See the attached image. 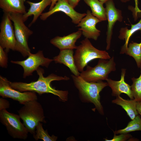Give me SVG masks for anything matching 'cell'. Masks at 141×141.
I'll return each mask as SVG.
<instances>
[{
  "mask_svg": "<svg viewBox=\"0 0 141 141\" xmlns=\"http://www.w3.org/2000/svg\"><path fill=\"white\" fill-rule=\"evenodd\" d=\"M39 78L37 80L30 83L21 82L9 81L10 86L13 88L21 92L31 91L35 92L41 95L45 93H50L58 97L60 101L63 102L68 99V92L67 91L56 89L51 85V83L54 81L69 80V77L58 76L52 73L46 77L43 75V69L39 67L36 70Z\"/></svg>",
  "mask_w": 141,
  "mask_h": 141,
  "instance_id": "cell-1",
  "label": "cell"
},
{
  "mask_svg": "<svg viewBox=\"0 0 141 141\" xmlns=\"http://www.w3.org/2000/svg\"><path fill=\"white\" fill-rule=\"evenodd\" d=\"M75 86L78 90L79 97L82 102L93 104L102 115L104 114L103 107L100 101V93L108 86L107 82L102 81L96 82L86 81L79 76L71 75Z\"/></svg>",
  "mask_w": 141,
  "mask_h": 141,
  "instance_id": "cell-2",
  "label": "cell"
},
{
  "mask_svg": "<svg viewBox=\"0 0 141 141\" xmlns=\"http://www.w3.org/2000/svg\"><path fill=\"white\" fill-rule=\"evenodd\" d=\"M77 46L74 58L78 71L81 72L88 63L97 58L109 59L111 58L105 51L98 50L95 47L88 39L85 38Z\"/></svg>",
  "mask_w": 141,
  "mask_h": 141,
  "instance_id": "cell-3",
  "label": "cell"
},
{
  "mask_svg": "<svg viewBox=\"0 0 141 141\" xmlns=\"http://www.w3.org/2000/svg\"><path fill=\"white\" fill-rule=\"evenodd\" d=\"M23 105L17 112L28 132L33 135L39 122L46 123L44 110L37 100L27 102Z\"/></svg>",
  "mask_w": 141,
  "mask_h": 141,
  "instance_id": "cell-4",
  "label": "cell"
},
{
  "mask_svg": "<svg viewBox=\"0 0 141 141\" xmlns=\"http://www.w3.org/2000/svg\"><path fill=\"white\" fill-rule=\"evenodd\" d=\"M9 18L13 22L16 40L15 50L17 51L24 57L28 56L31 50L28 45L29 37L33 32L24 24L23 14L19 13H8Z\"/></svg>",
  "mask_w": 141,
  "mask_h": 141,
  "instance_id": "cell-5",
  "label": "cell"
},
{
  "mask_svg": "<svg viewBox=\"0 0 141 141\" xmlns=\"http://www.w3.org/2000/svg\"><path fill=\"white\" fill-rule=\"evenodd\" d=\"M116 65L113 56L108 60L99 59L95 67L87 65L86 70L81 72L80 76L89 82L106 80L109 74L116 70Z\"/></svg>",
  "mask_w": 141,
  "mask_h": 141,
  "instance_id": "cell-6",
  "label": "cell"
},
{
  "mask_svg": "<svg viewBox=\"0 0 141 141\" xmlns=\"http://www.w3.org/2000/svg\"><path fill=\"white\" fill-rule=\"evenodd\" d=\"M19 115L11 113L6 109L0 111V121L8 134L13 138L23 140L27 138L28 132L21 122Z\"/></svg>",
  "mask_w": 141,
  "mask_h": 141,
  "instance_id": "cell-7",
  "label": "cell"
},
{
  "mask_svg": "<svg viewBox=\"0 0 141 141\" xmlns=\"http://www.w3.org/2000/svg\"><path fill=\"white\" fill-rule=\"evenodd\" d=\"M9 81L6 78L0 76V96L2 97L11 98L23 105L28 101L37 100L36 92L20 91L12 88L10 85Z\"/></svg>",
  "mask_w": 141,
  "mask_h": 141,
  "instance_id": "cell-8",
  "label": "cell"
},
{
  "mask_svg": "<svg viewBox=\"0 0 141 141\" xmlns=\"http://www.w3.org/2000/svg\"><path fill=\"white\" fill-rule=\"evenodd\" d=\"M53 59L46 58L44 56L43 51L39 50L35 54L31 53L26 59L21 61H11L13 63L21 66L24 70L23 77H27L32 75V73L36 70L40 66L48 68Z\"/></svg>",
  "mask_w": 141,
  "mask_h": 141,
  "instance_id": "cell-9",
  "label": "cell"
},
{
  "mask_svg": "<svg viewBox=\"0 0 141 141\" xmlns=\"http://www.w3.org/2000/svg\"><path fill=\"white\" fill-rule=\"evenodd\" d=\"M0 24V46L7 53L15 50L16 40L14 29L8 13H4Z\"/></svg>",
  "mask_w": 141,
  "mask_h": 141,
  "instance_id": "cell-10",
  "label": "cell"
},
{
  "mask_svg": "<svg viewBox=\"0 0 141 141\" xmlns=\"http://www.w3.org/2000/svg\"><path fill=\"white\" fill-rule=\"evenodd\" d=\"M58 12L64 13L71 18L73 23L77 24L86 15V13H80L75 11L68 0H58L51 10L42 13L40 18L42 20H45L51 15Z\"/></svg>",
  "mask_w": 141,
  "mask_h": 141,
  "instance_id": "cell-11",
  "label": "cell"
},
{
  "mask_svg": "<svg viewBox=\"0 0 141 141\" xmlns=\"http://www.w3.org/2000/svg\"><path fill=\"white\" fill-rule=\"evenodd\" d=\"M105 4L106 15L108 21L106 33V49L108 50L110 47L114 26L116 21L122 22L123 17L121 11L116 8L113 0H109Z\"/></svg>",
  "mask_w": 141,
  "mask_h": 141,
  "instance_id": "cell-12",
  "label": "cell"
},
{
  "mask_svg": "<svg viewBox=\"0 0 141 141\" xmlns=\"http://www.w3.org/2000/svg\"><path fill=\"white\" fill-rule=\"evenodd\" d=\"M101 22L88 10L86 15L81 19L77 26L80 27L78 30L82 31V34L86 38L96 40L100 35L101 31L96 28V25Z\"/></svg>",
  "mask_w": 141,
  "mask_h": 141,
  "instance_id": "cell-13",
  "label": "cell"
},
{
  "mask_svg": "<svg viewBox=\"0 0 141 141\" xmlns=\"http://www.w3.org/2000/svg\"><path fill=\"white\" fill-rule=\"evenodd\" d=\"M126 69H121V76L119 81H115L110 79L108 78L106 80L112 91V95L116 97L120 96L121 94H126L130 99H134L131 89V86L126 82L125 77Z\"/></svg>",
  "mask_w": 141,
  "mask_h": 141,
  "instance_id": "cell-14",
  "label": "cell"
},
{
  "mask_svg": "<svg viewBox=\"0 0 141 141\" xmlns=\"http://www.w3.org/2000/svg\"><path fill=\"white\" fill-rule=\"evenodd\" d=\"M82 34V31L79 30L76 32L65 36H56L50 40V43L60 50L76 49L77 46L75 45V43Z\"/></svg>",
  "mask_w": 141,
  "mask_h": 141,
  "instance_id": "cell-15",
  "label": "cell"
},
{
  "mask_svg": "<svg viewBox=\"0 0 141 141\" xmlns=\"http://www.w3.org/2000/svg\"><path fill=\"white\" fill-rule=\"evenodd\" d=\"M74 52L72 49L60 50L58 55L53 58L55 63L62 64L68 67L74 75L79 76L80 73L78 70L74 62Z\"/></svg>",
  "mask_w": 141,
  "mask_h": 141,
  "instance_id": "cell-16",
  "label": "cell"
},
{
  "mask_svg": "<svg viewBox=\"0 0 141 141\" xmlns=\"http://www.w3.org/2000/svg\"><path fill=\"white\" fill-rule=\"evenodd\" d=\"M27 2L30 5V7L27 11L25 14H23V19L25 22L28 17L33 15V18L29 26H30L36 22L45 9L48 6L51 5V0H42L37 3H34L28 1Z\"/></svg>",
  "mask_w": 141,
  "mask_h": 141,
  "instance_id": "cell-17",
  "label": "cell"
},
{
  "mask_svg": "<svg viewBox=\"0 0 141 141\" xmlns=\"http://www.w3.org/2000/svg\"><path fill=\"white\" fill-rule=\"evenodd\" d=\"M25 0H0V7L4 13H19L26 12L24 5Z\"/></svg>",
  "mask_w": 141,
  "mask_h": 141,
  "instance_id": "cell-18",
  "label": "cell"
},
{
  "mask_svg": "<svg viewBox=\"0 0 141 141\" xmlns=\"http://www.w3.org/2000/svg\"><path fill=\"white\" fill-rule=\"evenodd\" d=\"M137 102L134 99H126L122 98L120 96L116 97L115 99L112 101L113 103L121 107L132 120L133 119L139 114L136 107Z\"/></svg>",
  "mask_w": 141,
  "mask_h": 141,
  "instance_id": "cell-19",
  "label": "cell"
},
{
  "mask_svg": "<svg viewBox=\"0 0 141 141\" xmlns=\"http://www.w3.org/2000/svg\"><path fill=\"white\" fill-rule=\"evenodd\" d=\"M91 8V13L101 21L107 20L105 8L103 4L98 0H84Z\"/></svg>",
  "mask_w": 141,
  "mask_h": 141,
  "instance_id": "cell-20",
  "label": "cell"
},
{
  "mask_svg": "<svg viewBox=\"0 0 141 141\" xmlns=\"http://www.w3.org/2000/svg\"><path fill=\"white\" fill-rule=\"evenodd\" d=\"M121 54H125L133 57L137 67L140 68L141 65V42L139 43L132 42L128 45L127 47L121 50Z\"/></svg>",
  "mask_w": 141,
  "mask_h": 141,
  "instance_id": "cell-21",
  "label": "cell"
},
{
  "mask_svg": "<svg viewBox=\"0 0 141 141\" xmlns=\"http://www.w3.org/2000/svg\"><path fill=\"white\" fill-rule=\"evenodd\" d=\"M138 31H140L141 33V19L137 23L131 24V28L129 29L127 27L120 28L118 38L120 40H125V43L121 49H124L127 47L130 38L134 33Z\"/></svg>",
  "mask_w": 141,
  "mask_h": 141,
  "instance_id": "cell-22",
  "label": "cell"
},
{
  "mask_svg": "<svg viewBox=\"0 0 141 141\" xmlns=\"http://www.w3.org/2000/svg\"><path fill=\"white\" fill-rule=\"evenodd\" d=\"M141 131V117L139 114L128 123L127 126L123 129L114 131V133L126 134L135 131Z\"/></svg>",
  "mask_w": 141,
  "mask_h": 141,
  "instance_id": "cell-23",
  "label": "cell"
},
{
  "mask_svg": "<svg viewBox=\"0 0 141 141\" xmlns=\"http://www.w3.org/2000/svg\"><path fill=\"white\" fill-rule=\"evenodd\" d=\"M33 137L36 141L40 139L43 141H56L57 139V137L54 135L50 136L47 130H44L43 124L40 122H39L36 126L35 133Z\"/></svg>",
  "mask_w": 141,
  "mask_h": 141,
  "instance_id": "cell-24",
  "label": "cell"
},
{
  "mask_svg": "<svg viewBox=\"0 0 141 141\" xmlns=\"http://www.w3.org/2000/svg\"><path fill=\"white\" fill-rule=\"evenodd\" d=\"M131 80V89L134 99L137 102H141V74L138 78L133 77Z\"/></svg>",
  "mask_w": 141,
  "mask_h": 141,
  "instance_id": "cell-25",
  "label": "cell"
},
{
  "mask_svg": "<svg viewBox=\"0 0 141 141\" xmlns=\"http://www.w3.org/2000/svg\"><path fill=\"white\" fill-rule=\"evenodd\" d=\"M7 53L0 46V66L2 68H7L8 67V58Z\"/></svg>",
  "mask_w": 141,
  "mask_h": 141,
  "instance_id": "cell-26",
  "label": "cell"
},
{
  "mask_svg": "<svg viewBox=\"0 0 141 141\" xmlns=\"http://www.w3.org/2000/svg\"><path fill=\"white\" fill-rule=\"evenodd\" d=\"M132 137V135L128 133L121 134H120L118 136L114 133V137L112 139L109 140L105 138L104 139L105 141H124L131 138Z\"/></svg>",
  "mask_w": 141,
  "mask_h": 141,
  "instance_id": "cell-27",
  "label": "cell"
},
{
  "mask_svg": "<svg viewBox=\"0 0 141 141\" xmlns=\"http://www.w3.org/2000/svg\"><path fill=\"white\" fill-rule=\"evenodd\" d=\"M10 107L9 102L4 98H0V111L4 109H6Z\"/></svg>",
  "mask_w": 141,
  "mask_h": 141,
  "instance_id": "cell-28",
  "label": "cell"
},
{
  "mask_svg": "<svg viewBox=\"0 0 141 141\" xmlns=\"http://www.w3.org/2000/svg\"><path fill=\"white\" fill-rule=\"evenodd\" d=\"M80 0H68L69 4L74 8L78 4Z\"/></svg>",
  "mask_w": 141,
  "mask_h": 141,
  "instance_id": "cell-29",
  "label": "cell"
},
{
  "mask_svg": "<svg viewBox=\"0 0 141 141\" xmlns=\"http://www.w3.org/2000/svg\"><path fill=\"white\" fill-rule=\"evenodd\" d=\"M136 107L139 114L141 117V102H137Z\"/></svg>",
  "mask_w": 141,
  "mask_h": 141,
  "instance_id": "cell-30",
  "label": "cell"
},
{
  "mask_svg": "<svg viewBox=\"0 0 141 141\" xmlns=\"http://www.w3.org/2000/svg\"><path fill=\"white\" fill-rule=\"evenodd\" d=\"M58 0H51V2L49 10H51L55 6L57 1Z\"/></svg>",
  "mask_w": 141,
  "mask_h": 141,
  "instance_id": "cell-31",
  "label": "cell"
},
{
  "mask_svg": "<svg viewBox=\"0 0 141 141\" xmlns=\"http://www.w3.org/2000/svg\"><path fill=\"white\" fill-rule=\"evenodd\" d=\"M130 0H120L123 3H126L130 1ZM138 0H135V3L138 4Z\"/></svg>",
  "mask_w": 141,
  "mask_h": 141,
  "instance_id": "cell-32",
  "label": "cell"
},
{
  "mask_svg": "<svg viewBox=\"0 0 141 141\" xmlns=\"http://www.w3.org/2000/svg\"><path fill=\"white\" fill-rule=\"evenodd\" d=\"M100 2H102L103 4L107 2L109 0H98Z\"/></svg>",
  "mask_w": 141,
  "mask_h": 141,
  "instance_id": "cell-33",
  "label": "cell"
},
{
  "mask_svg": "<svg viewBox=\"0 0 141 141\" xmlns=\"http://www.w3.org/2000/svg\"><path fill=\"white\" fill-rule=\"evenodd\" d=\"M140 68V74H141V65Z\"/></svg>",
  "mask_w": 141,
  "mask_h": 141,
  "instance_id": "cell-34",
  "label": "cell"
}]
</instances>
